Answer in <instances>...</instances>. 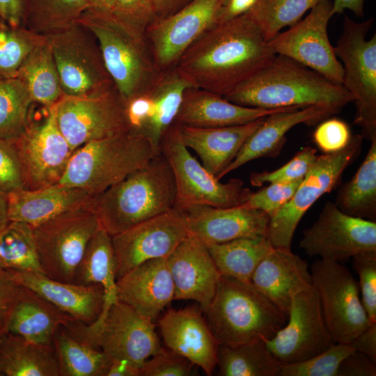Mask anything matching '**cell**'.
<instances>
[{
  "instance_id": "41",
  "label": "cell",
  "mask_w": 376,
  "mask_h": 376,
  "mask_svg": "<svg viewBox=\"0 0 376 376\" xmlns=\"http://www.w3.org/2000/svg\"><path fill=\"white\" fill-rule=\"evenodd\" d=\"M88 0H27L24 26L41 35L77 23L86 10Z\"/></svg>"
},
{
  "instance_id": "52",
  "label": "cell",
  "mask_w": 376,
  "mask_h": 376,
  "mask_svg": "<svg viewBox=\"0 0 376 376\" xmlns=\"http://www.w3.org/2000/svg\"><path fill=\"white\" fill-rule=\"evenodd\" d=\"M352 136L348 125L342 120L327 118L315 130L313 139L324 153H331L343 149Z\"/></svg>"
},
{
  "instance_id": "19",
  "label": "cell",
  "mask_w": 376,
  "mask_h": 376,
  "mask_svg": "<svg viewBox=\"0 0 376 376\" xmlns=\"http://www.w3.org/2000/svg\"><path fill=\"white\" fill-rule=\"evenodd\" d=\"M334 343L313 285L293 297L285 324L265 340L268 350L282 364L309 359Z\"/></svg>"
},
{
  "instance_id": "43",
  "label": "cell",
  "mask_w": 376,
  "mask_h": 376,
  "mask_svg": "<svg viewBox=\"0 0 376 376\" xmlns=\"http://www.w3.org/2000/svg\"><path fill=\"white\" fill-rule=\"evenodd\" d=\"M34 103L17 77L0 79V138L13 140L27 127Z\"/></svg>"
},
{
  "instance_id": "34",
  "label": "cell",
  "mask_w": 376,
  "mask_h": 376,
  "mask_svg": "<svg viewBox=\"0 0 376 376\" xmlns=\"http://www.w3.org/2000/svg\"><path fill=\"white\" fill-rule=\"evenodd\" d=\"M73 283L102 286L105 302L99 318L102 317L110 306L118 301L111 236L102 226L89 241L76 271Z\"/></svg>"
},
{
  "instance_id": "28",
  "label": "cell",
  "mask_w": 376,
  "mask_h": 376,
  "mask_svg": "<svg viewBox=\"0 0 376 376\" xmlns=\"http://www.w3.org/2000/svg\"><path fill=\"white\" fill-rule=\"evenodd\" d=\"M293 107H298L279 109L245 107L233 103L214 93L189 87L183 94L173 124L193 127L237 125Z\"/></svg>"
},
{
  "instance_id": "21",
  "label": "cell",
  "mask_w": 376,
  "mask_h": 376,
  "mask_svg": "<svg viewBox=\"0 0 376 376\" xmlns=\"http://www.w3.org/2000/svg\"><path fill=\"white\" fill-rule=\"evenodd\" d=\"M182 210L188 235L205 246L242 237H268L269 215L245 204L230 207L196 205Z\"/></svg>"
},
{
  "instance_id": "61",
  "label": "cell",
  "mask_w": 376,
  "mask_h": 376,
  "mask_svg": "<svg viewBox=\"0 0 376 376\" xmlns=\"http://www.w3.org/2000/svg\"><path fill=\"white\" fill-rule=\"evenodd\" d=\"M116 0H88L87 11L101 15H111Z\"/></svg>"
},
{
  "instance_id": "31",
  "label": "cell",
  "mask_w": 376,
  "mask_h": 376,
  "mask_svg": "<svg viewBox=\"0 0 376 376\" xmlns=\"http://www.w3.org/2000/svg\"><path fill=\"white\" fill-rule=\"evenodd\" d=\"M72 320L35 292L19 285L8 332L34 343L52 345L55 331Z\"/></svg>"
},
{
  "instance_id": "59",
  "label": "cell",
  "mask_w": 376,
  "mask_h": 376,
  "mask_svg": "<svg viewBox=\"0 0 376 376\" xmlns=\"http://www.w3.org/2000/svg\"><path fill=\"white\" fill-rule=\"evenodd\" d=\"M107 376H141V368L124 360H111Z\"/></svg>"
},
{
  "instance_id": "48",
  "label": "cell",
  "mask_w": 376,
  "mask_h": 376,
  "mask_svg": "<svg viewBox=\"0 0 376 376\" xmlns=\"http://www.w3.org/2000/svg\"><path fill=\"white\" fill-rule=\"evenodd\" d=\"M352 258L362 304L370 323L376 322V251H363Z\"/></svg>"
},
{
  "instance_id": "38",
  "label": "cell",
  "mask_w": 376,
  "mask_h": 376,
  "mask_svg": "<svg viewBox=\"0 0 376 376\" xmlns=\"http://www.w3.org/2000/svg\"><path fill=\"white\" fill-rule=\"evenodd\" d=\"M343 212L376 220V137L352 178L339 190L335 203Z\"/></svg>"
},
{
  "instance_id": "18",
  "label": "cell",
  "mask_w": 376,
  "mask_h": 376,
  "mask_svg": "<svg viewBox=\"0 0 376 376\" xmlns=\"http://www.w3.org/2000/svg\"><path fill=\"white\" fill-rule=\"evenodd\" d=\"M187 236L186 214L175 207L112 236L116 281L147 260L167 258Z\"/></svg>"
},
{
  "instance_id": "4",
  "label": "cell",
  "mask_w": 376,
  "mask_h": 376,
  "mask_svg": "<svg viewBox=\"0 0 376 376\" xmlns=\"http://www.w3.org/2000/svg\"><path fill=\"white\" fill-rule=\"evenodd\" d=\"M204 312L219 345L269 340L288 320L251 282L224 276Z\"/></svg>"
},
{
  "instance_id": "20",
  "label": "cell",
  "mask_w": 376,
  "mask_h": 376,
  "mask_svg": "<svg viewBox=\"0 0 376 376\" xmlns=\"http://www.w3.org/2000/svg\"><path fill=\"white\" fill-rule=\"evenodd\" d=\"M299 246L311 257L338 262L376 251V222L349 215L329 201L313 224L303 231Z\"/></svg>"
},
{
  "instance_id": "46",
  "label": "cell",
  "mask_w": 376,
  "mask_h": 376,
  "mask_svg": "<svg viewBox=\"0 0 376 376\" xmlns=\"http://www.w3.org/2000/svg\"><path fill=\"white\" fill-rule=\"evenodd\" d=\"M317 157L315 148L306 146L286 164L276 170L251 173L250 183L253 187H261L265 183L287 182L302 179Z\"/></svg>"
},
{
  "instance_id": "39",
  "label": "cell",
  "mask_w": 376,
  "mask_h": 376,
  "mask_svg": "<svg viewBox=\"0 0 376 376\" xmlns=\"http://www.w3.org/2000/svg\"><path fill=\"white\" fill-rule=\"evenodd\" d=\"M52 345L60 376H107L111 359L68 334L63 326L55 331Z\"/></svg>"
},
{
  "instance_id": "8",
  "label": "cell",
  "mask_w": 376,
  "mask_h": 376,
  "mask_svg": "<svg viewBox=\"0 0 376 376\" xmlns=\"http://www.w3.org/2000/svg\"><path fill=\"white\" fill-rule=\"evenodd\" d=\"M160 154L168 162L175 185V207L196 205L230 207L244 204L253 191L240 179L221 182L190 153L180 127L172 124L163 136Z\"/></svg>"
},
{
  "instance_id": "13",
  "label": "cell",
  "mask_w": 376,
  "mask_h": 376,
  "mask_svg": "<svg viewBox=\"0 0 376 376\" xmlns=\"http://www.w3.org/2000/svg\"><path fill=\"white\" fill-rule=\"evenodd\" d=\"M323 316L334 343H351L370 323L358 281L338 261L316 260L311 267Z\"/></svg>"
},
{
  "instance_id": "6",
  "label": "cell",
  "mask_w": 376,
  "mask_h": 376,
  "mask_svg": "<svg viewBox=\"0 0 376 376\" xmlns=\"http://www.w3.org/2000/svg\"><path fill=\"white\" fill-rule=\"evenodd\" d=\"M77 23L95 38L104 66L123 102L145 93L157 70L146 38L132 33L111 15L86 10Z\"/></svg>"
},
{
  "instance_id": "49",
  "label": "cell",
  "mask_w": 376,
  "mask_h": 376,
  "mask_svg": "<svg viewBox=\"0 0 376 376\" xmlns=\"http://www.w3.org/2000/svg\"><path fill=\"white\" fill-rule=\"evenodd\" d=\"M301 180L269 183L268 186L253 192L244 204L263 211L271 217L291 199Z\"/></svg>"
},
{
  "instance_id": "23",
  "label": "cell",
  "mask_w": 376,
  "mask_h": 376,
  "mask_svg": "<svg viewBox=\"0 0 376 376\" xmlns=\"http://www.w3.org/2000/svg\"><path fill=\"white\" fill-rule=\"evenodd\" d=\"M166 260L174 284V300L196 301L205 311L221 276L207 246L188 235Z\"/></svg>"
},
{
  "instance_id": "10",
  "label": "cell",
  "mask_w": 376,
  "mask_h": 376,
  "mask_svg": "<svg viewBox=\"0 0 376 376\" xmlns=\"http://www.w3.org/2000/svg\"><path fill=\"white\" fill-rule=\"evenodd\" d=\"M100 227L97 216L88 206L65 212L33 227L44 274L73 283L87 245Z\"/></svg>"
},
{
  "instance_id": "32",
  "label": "cell",
  "mask_w": 376,
  "mask_h": 376,
  "mask_svg": "<svg viewBox=\"0 0 376 376\" xmlns=\"http://www.w3.org/2000/svg\"><path fill=\"white\" fill-rule=\"evenodd\" d=\"M192 87L173 68L161 72L146 91L152 109L149 118L136 133L145 136L159 155L162 139L173 124L185 90Z\"/></svg>"
},
{
  "instance_id": "50",
  "label": "cell",
  "mask_w": 376,
  "mask_h": 376,
  "mask_svg": "<svg viewBox=\"0 0 376 376\" xmlns=\"http://www.w3.org/2000/svg\"><path fill=\"white\" fill-rule=\"evenodd\" d=\"M194 366L186 358L163 348L144 362L141 376H188Z\"/></svg>"
},
{
  "instance_id": "54",
  "label": "cell",
  "mask_w": 376,
  "mask_h": 376,
  "mask_svg": "<svg viewBox=\"0 0 376 376\" xmlns=\"http://www.w3.org/2000/svg\"><path fill=\"white\" fill-rule=\"evenodd\" d=\"M376 361L354 350L340 363L337 376H375Z\"/></svg>"
},
{
  "instance_id": "14",
  "label": "cell",
  "mask_w": 376,
  "mask_h": 376,
  "mask_svg": "<svg viewBox=\"0 0 376 376\" xmlns=\"http://www.w3.org/2000/svg\"><path fill=\"white\" fill-rule=\"evenodd\" d=\"M20 163L24 189L34 190L58 183L74 152L56 120L54 105L45 118L32 121L12 140Z\"/></svg>"
},
{
  "instance_id": "2",
  "label": "cell",
  "mask_w": 376,
  "mask_h": 376,
  "mask_svg": "<svg viewBox=\"0 0 376 376\" xmlns=\"http://www.w3.org/2000/svg\"><path fill=\"white\" fill-rule=\"evenodd\" d=\"M224 97L249 107L279 109L322 105L338 112L354 100L342 85L334 84L315 71L279 54Z\"/></svg>"
},
{
  "instance_id": "58",
  "label": "cell",
  "mask_w": 376,
  "mask_h": 376,
  "mask_svg": "<svg viewBox=\"0 0 376 376\" xmlns=\"http://www.w3.org/2000/svg\"><path fill=\"white\" fill-rule=\"evenodd\" d=\"M257 0H227L219 17V22L226 21L248 12Z\"/></svg>"
},
{
  "instance_id": "12",
  "label": "cell",
  "mask_w": 376,
  "mask_h": 376,
  "mask_svg": "<svg viewBox=\"0 0 376 376\" xmlns=\"http://www.w3.org/2000/svg\"><path fill=\"white\" fill-rule=\"evenodd\" d=\"M51 45L63 95L88 97L113 88L94 36L76 23L44 35Z\"/></svg>"
},
{
  "instance_id": "53",
  "label": "cell",
  "mask_w": 376,
  "mask_h": 376,
  "mask_svg": "<svg viewBox=\"0 0 376 376\" xmlns=\"http://www.w3.org/2000/svg\"><path fill=\"white\" fill-rule=\"evenodd\" d=\"M18 286L8 270L0 267V336L8 332Z\"/></svg>"
},
{
  "instance_id": "29",
  "label": "cell",
  "mask_w": 376,
  "mask_h": 376,
  "mask_svg": "<svg viewBox=\"0 0 376 376\" xmlns=\"http://www.w3.org/2000/svg\"><path fill=\"white\" fill-rule=\"evenodd\" d=\"M93 196L83 188L60 183L34 190L20 189L6 195L9 221L33 227L61 214L88 206Z\"/></svg>"
},
{
  "instance_id": "24",
  "label": "cell",
  "mask_w": 376,
  "mask_h": 376,
  "mask_svg": "<svg viewBox=\"0 0 376 376\" xmlns=\"http://www.w3.org/2000/svg\"><path fill=\"white\" fill-rule=\"evenodd\" d=\"M337 113L329 107L312 105L293 107L265 116L218 180L253 159L279 155L285 143L286 134L296 125H313Z\"/></svg>"
},
{
  "instance_id": "26",
  "label": "cell",
  "mask_w": 376,
  "mask_h": 376,
  "mask_svg": "<svg viewBox=\"0 0 376 376\" xmlns=\"http://www.w3.org/2000/svg\"><path fill=\"white\" fill-rule=\"evenodd\" d=\"M7 270L18 285L35 292L74 320L91 324L102 313L105 295L100 285L65 283L40 272Z\"/></svg>"
},
{
  "instance_id": "55",
  "label": "cell",
  "mask_w": 376,
  "mask_h": 376,
  "mask_svg": "<svg viewBox=\"0 0 376 376\" xmlns=\"http://www.w3.org/2000/svg\"><path fill=\"white\" fill-rule=\"evenodd\" d=\"M26 7L27 0H0V17L12 26H24Z\"/></svg>"
},
{
  "instance_id": "37",
  "label": "cell",
  "mask_w": 376,
  "mask_h": 376,
  "mask_svg": "<svg viewBox=\"0 0 376 376\" xmlns=\"http://www.w3.org/2000/svg\"><path fill=\"white\" fill-rule=\"evenodd\" d=\"M281 366L263 339L218 347L216 367L220 376H279Z\"/></svg>"
},
{
  "instance_id": "62",
  "label": "cell",
  "mask_w": 376,
  "mask_h": 376,
  "mask_svg": "<svg viewBox=\"0 0 376 376\" xmlns=\"http://www.w3.org/2000/svg\"><path fill=\"white\" fill-rule=\"evenodd\" d=\"M8 221L6 196L0 192V230H1Z\"/></svg>"
},
{
  "instance_id": "15",
  "label": "cell",
  "mask_w": 376,
  "mask_h": 376,
  "mask_svg": "<svg viewBox=\"0 0 376 376\" xmlns=\"http://www.w3.org/2000/svg\"><path fill=\"white\" fill-rule=\"evenodd\" d=\"M332 2L321 0L303 19L268 41L276 54L291 58L342 85L343 69L328 36Z\"/></svg>"
},
{
  "instance_id": "17",
  "label": "cell",
  "mask_w": 376,
  "mask_h": 376,
  "mask_svg": "<svg viewBox=\"0 0 376 376\" xmlns=\"http://www.w3.org/2000/svg\"><path fill=\"white\" fill-rule=\"evenodd\" d=\"M226 1L193 0L173 15L151 24L146 38L157 71L173 68L187 49L219 23Z\"/></svg>"
},
{
  "instance_id": "36",
  "label": "cell",
  "mask_w": 376,
  "mask_h": 376,
  "mask_svg": "<svg viewBox=\"0 0 376 376\" xmlns=\"http://www.w3.org/2000/svg\"><path fill=\"white\" fill-rule=\"evenodd\" d=\"M206 246L221 276L244 282H251L258 264L273 247L266 236L242 237Z\"/></svg>"
},
{
  "instance_id": "22",
  "label": "cell",
  "mask_w": 376,
  "mask_h": 376,
  "mask_svg": "<svg viewBox=\"0 0 376 376\" xmlns=\"http://www.w3.org/2000/svg\"><path fill=\"white\" fill-rule=\"evenodd\" d=\"M202 311L196 306L178 310L170 308L158 324L169 350L186 358L210 376L216 368L219 345Z\"/></svg>"
},
{
  "instance_id": "27",
  "label": "cell",
  "mask_w": 376,
  "mask_h": 376,
  "mask_svg": "<svg viewBox=\"0 0 376 376\" xmlns=\"http://www.w3.org/2000/svg\"><path fill=\"white\" fill-rule=\"evenodd\" d=\"M251 282L287 318L293 297L313 285L308 263L291 249L274 246L258 264Z\"/></svg>"
},
{
  "instance_id": "44",
  "label": "cell",
  "mask_w": 376,
  "mask_h": 376,
  "mask_svg": "<svg viewBox=\"0 0 376 376\" xmlns=\"http://www.w3.org/2000/svg\"><path fill=\"white\" fill-rule=\"evenodd\" d=\"M44 38V35L24 26H12L0 17V79L16 77L26 57Z\"/></svg>"
},
{
  "instance_id": "7",
  "label": "cell",
  "mask_w": 376,
  "mask_h": 376,
  "mask_svg": "<svg viewBox=\"0 0 376 376\" xmlns=\"http://www.w3.org/2000/svg\"><path fill=\"white\" fill-rule=\"evenodd\" d=\"M63 327L77 339L102 351L111 360L127 361L140 368L163 349L154 322L118 300L91 324L72 320Z\"/></svg>"
},
{
  "instance_id": "3",
  "label": "cell",
  "mask_w": 376,
  "mask_h": 376,
  "mask_svg": "<svg viewBox=\"0 0 376 376\" xmlns=\"http://www.w3.org/2000/svg\"><path fill=\"white\" fill-rule=\"evenodd\" d=\"M171 169L160 154L93 196L88 208L112 237L175 206Z\"/></svg>"
},
{
  "instance_id": "60",
  "label": "cell",
  "mask_w": 376,
  "mask_h": 376,
  "mask_svg": "<svg viewBox=\"0 0 376 376\" xmlns=\"http://www.w3.org/2000/svg\"><path fill=\"white\" fill-rule=\"evenodd\" d=\"M365 0H334L332 15L342 14L345 10L352 11L357 17H363Z\"/></svg>"
},
{
  "instance_id": "11",
  "label": "cell",
  "mask_w": 376,
  "mask_h": 376,
  "mask_svg": "<svg viewBox=\"0 0 376 376\" xmlns=\"http://www.w3.org/2000/svg\"><path fill=\"white\" fill-rule=\"evenodd\" d=\"M361 134L352 136L342 150L318 155L291 199L271 217L268 238L274 247L291 249L295 231L308 209L338 184L344 171L359 156Z\"/></svg>"
},
{
  "instance_id": "1",
  "label": "cell",
  "mask_w": 376,
  "mask_h": 376,
  "mask_svg": "<svg viewBox=\"0 0 376 376\" xmlns=\"http://www.w3.org/2000/svg\"><path fill=\"white\" fill-rule=\"evenodd\" d=\"M275 55L246 12L205 32L174 68L192 87L226 96Z\"/></svg>"
},
{
  "instance_id": "57",
  "label": "cell",
  "mask_w": 376,
  "mask_h": 376,
  "mask_svg": "<svg viewBox=\"0 0 376 376\" xmlns=\"http://www.w3.org/2000/svg\"><path fill=\"white\" fill-rule=\"evenodd\" d=\"M193 0H148L155 21L169 17Z\"/></svg>"
},
{
  "instance_id": "45",
  "label": "cell",
  "mask_w": 376,
  "mask_h": 376,
  "mask_svg": "<svg viewBox=\"0 0 376 376\" xmlns=\"http://www.w3.org/2000/svg\"><path fill=\"white\" fill-rule=\"evenodd\" d=\"M354 350L350 343H335L309 359L282 364L279 376H337L341 361Z\"/></svg>"
},
{
  "instance_id": "51",
  "label": "cell",
  "mask_w": 376,
  "mask_h": 376,
  "mask_svg": "<svg viewBox=\"0 0 376 376\" xmlns=\"http://www.w3.org/2000/svg\"><path fill=\"white\" fill-rule=\"evenodd\" d=\"M24 189L22 169L12 141L0 138V192Z\"/></svg>"
},
{
  "instance_id": "30",
  "label": "cell",
  "mask_w": 376,
  "mask_h": 376,
  "mask_svg": "<svg viewBox=\"0 0 376 376\" xmlns=\"http://www.w3.org/2000/svg\"><path fill=\"white\" fill-rule=\"evenodd\" d=\"M264 118L237 125L179 127L185 145L196 152L202 165L218 180Z\"/></svg>"
},
{
  "instance_id": "9",
  "label": "cell",
  "mask_w": 376,
  "mask_h": 376,
  "mask_svg": "<svg viewBox=\"0 0 376 376\" xmlns=\"http://www.w3.org/2000/svg\"><path fill=\"white\" fill-rule=\"evenodd\" d=\"M374 19L356 22L344 15L343 30L334 47L343 69L342 86L352 95L354 123L363 138L376 137V35L366 36Z\"/></svg>"
},
{
  "instance_id": "33",
  "label": "cell",
  "mask_w": 376,
  "mask_h": 376,
  "mask_svg": "<svg viewBox=\"0 0 376 376\" xmlns=\"http://www.w3.org/2000/svg\"><path fill=\"white\" fill-rule=\"evenodd\" d=\"M0 373L6 376H60L52 345L6 332L0 336Z\"/></svg>"
},
{
  "instance_id": "5",
  "label": "cell",
  "mask_w": 376,
  "mask_h": 376,
  "mask_svg": "<svg viewBox=\"0 0 376 376\" xmlns=\"http://www.w3.org/2000/svg\"><path fill=\"white\" fill-rule=\"evenodd\" d=\"M157 155L145 136L130 131L93 141L74 151L58 183L83 188L95 196Z\"/></svg>"
},
{
  "instance_id": "16",
  "label": "cell",
  "mask_w": 376,
  "mask_h": 376,
  "mask_svg": "<svg viewBox=\"0 0 376 376\" xmlns=\"http://www.w3.org/2000/svg\"><path fill=\"white\" fill-rule=\"evenodd\" d=\"M54 111L57 125L74 150L130 131L124 102L115 87L88 97L63 95Z\"/></svg>"
},
{
  "instance_id": "47",
  "label": "cell",
  "mask_w": 376,
  "mask_h": 376,
  "mask_svg": "<svg viewBox=\"0 0 376 376\" xmlns=\"http://www.w3.org/2000/svg\"><path fill=\"white\" fill-rule=\"evenodd\" d=\"M111 16L132 33L146 39L147 29L155 21L148 0H116Z\"/></svg>"
},
{
  "instance_id": "25",
  "label": "cell",
  "mask_w": 376,
  "mask_h": 376,
  "mask_svg": "<svg viewBox=\"0 0 376 376\" xmlns=\"http://www.w3.org/2000/svg\"><path fill=\"white\" fill-rule=\"evenodd\" d=\"M117 298L154 322L174 300V284L166 258L147 260L116 281Z\"/></svg>"
},
{
  "instance_id": "40",
  "label": "cell",
  "mask_w": 376,
  "mask_h": 376,
  "mask_svg": "<svg viewBox=\"0 0 376 376\" xmlns=\"http://www.w3.org/2000/svg\"><path fill=\"white\" fill-rule=\"evenodd\" d=\"M0 267L6 269L43 273L33 235V227L9 221L0 230Z\"/></svg>"
},
{
  "instance_id": "56",
  "label": "cell",
  "mask_w": 376,
  "mask_h": 376,
  "mask_svg": "<svg viewBox=\"0 0 376 376\" xmlns=\"http://www.w3.org/2000/svg\"><path fill=\"white\" fill-rule=\"evenodd\" d=\"M350 344L355 350L366 354L376 361V322L369 324Z\"/></svg>"
},
{
  "instance_id": "35",
  "label": "cell",
  "mask_w": 376,
  "mask_h": 376,
  "mask_svg": "<svg viewBox=\"0 0 376 376\" xmlns=\"http://www.w3.org/2000/svg\"><path fill=\"white\" fill-rule=\"evenodd\" d=\"M26 87L34 103L49 107L64 95L52 49L46 36L28 54L17 76Z\"/></svg>"
},
{
  "instance_id": "42",
  "label": "cell",
  "mask_w": 376,
  "mask_h": 376,
  "mask_svg": "<svg viewBox=\"0 0 376 376\" xmlns=\"http://www.w3.org/2000/svg\"><path fill=\"white\" fill-rule=\"evenodd\" d=\"M321 0H257L247 12L268 42L301 20Z\"/></svg>"
}]
</instances>
